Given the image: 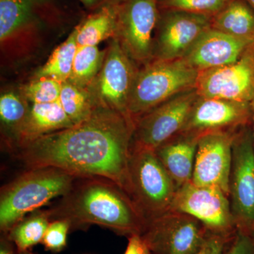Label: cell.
<instances>
[{"mask_svg": "<svg viewBox=\"0 0 254 254\" xmlns=\"http://www.w3.org/2000/svg\"><path fill=\"white\" fill-rule=\"evenodd\" d=\"M133 131L131 120L98 106L84 121L17 148V158L28 168L52 167L78 177L106 179L127 193Z\"/></svg>", "mask_w": 254, "mask_h": 254, "instance_id": "obj_1", "label": "cell"}, {"mask_svg": "<svg viewBox=\"0 0 254 254\" xmlns=\"http://www.w3.org/2000/svg\"><path fill=\"white\" fill-rule=\"evenodd\" d=\"M47 211L50 220H67L71 228L98 225L127 238L141 235L147 223L145 215L123 188L99 177H77L67 194Z\"/></svg>", "mask_w": 254, "mask_h": 254, "instance_id": "obj_2", "label": "cell"}, {"mask_svg": "<svg viewBox=\"0 0 254 254\" xmlns=\"http://www.w3.org/2000/svg\"><path fill=\"white\" fill-rule=\"evenodd\" d=\"M78 177L52 167L29 168L2 187L0 194V230L7 233L26 215L67 194Z\"/></svg>", "mask_w": 254, "mask_h": 254, "instance_id": "obj_3", "label": "cell"}, {"mask_svg": "<svg viewBox=\"0 0 254 254\" xmlns=\"http://www.w3.org/2000/svg\"><path fill=\"white\" fill-rule=\"evenodd\" d=\"M198 72L182 59L158 60L136 73L128 102V114L138 118L182 92L195 88Z\"/></svg>", "mask_w": 254, "mask_h": 254, "instance_id": "obj_4", "label": "cell"}, {"mask_svg": "<svg viewBox=\"0 0 254 254\" xmlns=\"http://www.w3.org/2000/svg\"><path fill=\"white\" fill-rule=\"evenodd\" d=\"M177 190L155 150L131 145L127 193L147 220L171 210Z\"/></svg>", "mask_w": 254, "mask_h": 254, "instance_id": "obj_5", "label": "cell"}, {"mask_svg": "<svg viewBox=\"0 0 254 254\" xmlns=\"http://www.w3.org/2000/svg\"><path fill=\"white\" fill-rule=\"evenodd\" d=\"M228 198L237 230L254 237V133L248 125L234 136Z\"/></svg>", "mask_w": 254, "mask_h": 254, "instance_id": "obj_6", "label": "cell"}, {"mask_svg": "<svg viewBox=\"0 0 254 254\" xmlns=\"http://www.w3.org/2000/svg\"><path fill=\"white\" fill-rule=\"evenodd\" d=\"M209 234L194 217L170 210L147 220L141 237L153 254H198Z\"/></svg>", "mask_w": 254, "mask_h": 254, "instance_id": "obj_7", "label": "cell"}, {"mask_svg": "<svg viewBox=\"0 0 254 254\" xmlns=\"http://www.w3.org/2000/svg\"><path fill=\"white\" fill-rule=\"evenodd\" d=\"M171 210L194 217L215 235L232 238L237 231L228 195L219 187L188 182L177 189Z\"/></svg>", "mask_w": 254, "mask_h": 254, "instance_id": "obj_8", "label": "cell"}, {"mask_svg": "<svg viewBox=\"0 0 254 254\" xmlns=\"http://www.w3.org/2000/svg\"><path fill=\"white\" fill-rule=\"evenodd\" d=\"M198 98L195 88L182 92L138 118L132 145L155 150L177 136Z\"/></svg>", "mask_w": 254, "mask_h": 254, "instance_id": "obj_9", "label": "cell"}, {"mask_svg": "<svg viewBox=\"0 0 254 254\" xmlns=\"http://www.w3.org/2000/svg\"><path fill=\"white\" fill-rule=\"evenodd\" d=\"M157 0H123L118 4L117 33L130 58L143 62L153 52L152 35L158 22Z\"/></svg>", "mask_w": 254, "mask_h": 254, "instance_id": "obj_10", "label": "cell"}, {"mask_svg": "<svg viewBox=\"0 0 254 254\" xmlns=\"http://www.w3.org/2000/svg\"><path fill=\"white\" fill-rule=\"evenodd\" d=\"M195 88L203 98L251 103L254 95V46L236 63L200 71Z\"/></svg>", "mask_w": 254, "mask_h": 254, "instance_id": "obj_11", "label": "cell"}, {"mask_svg": "<svg viewBox=\"0 0 254 254\" xmlns=\"http://www.w3.org/2000/svg\"><path fill=\"white\" fill-rule=\"evenodd\" d=\"M99 73L95 85L97 105L131 120L127 107L136 73L130 57L118 38L113 40L108 48Z\"/></svg>", "mask_w": 254, "mask_h": 254, "instance_id": "obj_12", "label": "cell"}, {"mask_svg": "<svg viewBox=\"0 0 254 254\" xmlns=\"http://www.w3.org/2000/svg\"><path fill=\"white\" fill-rule=\"evenodd\" d=\"M250 102L200 97L180 133L199 138L210 132L238 131L252 119Z\"/></svg>", "mask_w": 254, "mask_h": 254, "instance_id": "obj_13", "label": "cell"}, {"mask_svg": "<svg viewBox=\"0 0 254 254\" xmlns=\"http://www.w3.org/2000/svg\"><path fill=\"white\" fill-rule=\"evenodd\" d=\"M235 132H210L198 138L192 183L219 187L228 195Z\"/></svg>", "mask_w": 254, "mask_h": 254, "instance_id": "obj_14", "label": "cell"}, {"mask_svg": "<svg viewBox=\"0 0 254 254\" xmlns=\"http://www.w3.org/2000/svg\"><path fill=\"white\" fill-rule=\"evenodd\" d=\"M158 60L182 59L203 32L211 27L210 16L168 10L159 18Z\"/></svg>", "mask_w": 254, "mask_h": 254, "instance_id": "obj_15", "label": "cell"}, {"mask_svg": "<svg viewBox=\"0 0 254 254\" xmlns=\"http://www.w3.org/2000/svg\"><path fill=\"white\" fill-rule=\"evenodd\" d=\"M254 46V41L230 36L210 27L182 59L200 72L236 63Z\"/></svg>", "mask_w": 254, "mask_h": 254, "instance_id": "obj_16", "label": "cell"}, {"mask_svg": "<svg viewBox=\"0 0 254 254\" xmlns=\"http://www.w3.org/2000/svg\"><path fill=\"white\" fill-rule=\"evenodd\" d=\"M59 101L33 103L12 143L16 148L40 137L74 126Z\"/></svg>", "mask_w": 254, "mask_h": 254, "instance_id": "obj_17", "label": "cell"}, {"mask_svg": "<svg viewBox=\"0 0 254 254\" xmlns=\"http://www.w3.org/2000/svg\"><path fill=\"white\" fill-rule=\"evenodd\" d=\"M198 139L179 133L154 150L177 189L191 181Z\"/></svg>", "mask_w": 254, "mask_h": 254, "instance_id": "obj_18", "label": "cell"}, {"mask_svg": "<svg viewBox=\"0 0 254 254\" xmlns=\"http://www.w3.org/2000/svg\"><path fill=\"white\" fill-rule=\"evenodd\" d=\"M118 4L111 3L102 6L75 28L78 46H97L116 35Z\"/></svg>", "mask_w": 254, "mask_h": 254, "instance_id": "obj_19", "label": "cell"}, {"mask_svg": "<svg viewBox=\"0 0 254 254\" xmlns=\"http://www.w3.org/2000/svg\"><path fill=\"white\" fill-rule=\"evenodd\" d=\"M211 27L230 36L254 41V14L242 0H231L215 15Z\"/></svg>", "mask_w": 254, "mask_h": 254, "instance_id": "obj_20", "label": "cell"}, {"mask_svg": "<svg viewBox=\"0 0 254 254\" xmlns=\"http://www.w3.org/2000/svg\"><path fill=\"white\" fill-rule=\"evenodd\" d=\"M50 220L48 211H34L25 217L6 234L18 252L30 250L42 243Z\"/></svg>", "mask_w": 254, "mask_h": 254, "instance_id": "obj_21", "label": "cell"}, {"mask_svg": "<svg viewBox=\"0 0 254 254\" xmlns=\"http://www.w3.org/2000/svg\"><path fill=\"white\" fill-rule=\"evenodd\" d=\"M75 31L50 55L47 63L36 73V78L49 77L64 83L68 81L72 71L73 60L77 50Z\"/></svg>", "mask_w": 254, "mask_h": 254, "instance_id": "obj_22", "label": "cell"}, {"mask_svg": "<svg viewBox=\"0 0 254 254\" xmlns=\"http://www.w3.org/2000/svg\"><path fill=\"white\" fill-rule=\"evenodd\" d=\"M104 59V53L98 46H78L68 81L80 88L89 86L98 76Z\"/></svg>", "mask_w": 254, "mask_h": 254, "instance_id": "obj_23", "label": "cell"}, {"mask_svg": "<svg viewBox=\"0 0 254 254\" xmlns=\"http://www.w3.org/2000/svg\"><path fill=\"white\" fill-rule=\"evenodd\" d=\"M59 100L73 125L89 118L95 108L99 106L85 88H80L69 81L63 83Z\"/></svg>", "mask_w": 254, "mask_h": 254, "instance_id": "obj_24", "label": "cell"}, {"mask_svg": "<svg viewBox=\"0 0 254 254\" xmlns=\"http://www.w3.org/2000/svg\"><path fill=\"white\" fill-rule=\"evenodd\" d=\"M37 0H0V39L4 41L24 26Z\"/></svg>", "mask_w": 254, "mask_h": 254, "instance_id": "obj_25", "label": "cell"}, {"mask_svg": "<svg viewBox=\"0 0 254 254\" xmlns=\"http://www.w3.org/2000/svg\"><path fill=\"white\" fill-rule=\"evenodd\" d=\"M27 100L13 92H7L0 97V119L1 125L9 132L12 141L27 118L30 108Z\"/></svg>", "mask_w": 254, "mask_h": 254, "instance_id": "obj_26", "label": "cell"}, {"mask_svg": "<svg viewBox=\"0 0 254 254\" xmlns=\"http://www.w3.org/2000/svg\"><path fill=\"white\" fill-rule=\"evenodd\" d=\"M63 83L49 77L35 78L22 89V94L32 103H50L59 101Z\"/></svg>", "mask_w": 254, "mask_h": 254, "instance_id": "obj_27", "label": "cell"}, {"mask_svg": "<svg viewBox=\"0 0 254 254\" xmlns=\"http://www.w3.org/2000/svg\"><path fill=\"white\" fill-rule=\"evenodd\" d=\"M231 0H157L158 5L166 10H177L212 16L220 11Z\"/></svg>", "mask_w": 254, "mask_h": 254, "instance_id": "obj_28", "label": "cell"}, {"mask_svg": "<svg viewBox=\"0 0 254 254\" xmlns=\"http://www.w3.org/2000/svg\"><path fill=\"white\" fill-rule=\"evenodd\" d=\"M71 229V224L67 220L62 219L51 220L42 244L47 251L59 253L66 247L68 233Z\"/></svg>", "mask_w": 254, "mask_h": 254, "instance_id": "obj_29", "label": "cell"}, {"mask_svg": "<svg viewBox=\"0 0 254 254\" xmlns=\"http://www.w3.org/2000/svg\"><path fill=\"white\" fill-rule=\"evenodd\" d=\"M222 254H254V237L237 230Z\"/></svg>", "mask_w": 254, "mask_h": 254, "instance_id": "obj_30", "label": "cell"}, {"mask_svg": "<svg viewBox=\"0 0 254 254\" xmlns=\"http://www.w3.org/2000/svg\"><path fill=\"white\" fill-rule=\"evenodd\" d=\"M232 238L215 235L210 232L204 245L198 254H222L227 244Z\"/></svg>", "mask_w": 254, "mask_h": 254, "instance_id": "obj_31", "label": "cell"}, {"mask_svg": "<svg viewBox=\"0 0 254 254\" xmlns=\"http://www.w3.org/2000/svg\"><path fill=\"white\" fill-rule=\"evenodd\" d=\"M127 239L128 244L124 254H153L141 235H132Z\"/></svg>", "mask_w": 254, "mask_h": 254, "instance_id": "obj_32", "label": "cell"}, {"mask_svg": "<svg viewBox=\"0 0 254 254\" xmlns=\"http://www.w3.org/2000/svg\"><path fill=\"white\" fill-rule=\"evenodd\" d=\"M0 254H18L16 246L4 233H1L0 238Z\"/></svg>", "mask_w": 254, "mask_h": 254, "instance_id": "obj_33", "label": "cell"}, {"mask_svg": "<svg viewBox=\"0 0 254 254\" xmlns=\"http://www.w3.org/2000/svg\"><path fill=\"white\" fill-rule=\"evenodd\" d=\"M81 1L88 7H92V6L99 4L100 3L105 1V0H81Z\"/></svg>", "mask_w": 254, "mask_h": 254, "instance_id": "obj_34", "label": "cell"}, {"mask_svg": "<svg viewBox=\"0 0 254 254\" xmlns=\"http://www.w3.org/2000/svg\"><path fill=\"white\" fill-rule=\"evenodd\" d=\"M251 103H252V113H253V115H252V120H253V124H254L253 133H254V97H253V99H252V102H251Z\"/></svg>", "mask_w": 254, "mask_h": 254, "instance_id": "obj_35", "label": "cell"}, {"mask_svg": "<svg viewBox=\"0 0 254 254\" xmlns=\"http://www.w3.org/2000/svg\"><path fill=\"white\" fill-rule=\"evenodd\" d=\"M18 254H36L33 253L31 250L23 251V252H18Z\"/></svg>", "mask_w": 254, "mask_h": 254, "instance_id": "obj_36", "label": "cell"}, {"mask_svg": "<svg viewBox=\"0 0 254 254\" xmlns=\"http://www.w3.org/2000/svg\"><path fill=\"white\" fill-rule=\"evenodd\" d=\"M247 1L252 5V7H253V9H254V0H247Z\"/></svg>", "mask_w": 254, "mask_h": 254, "instance_id": "obj_37", "label": "cell"}]
</instances>
